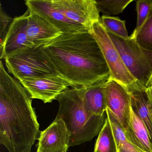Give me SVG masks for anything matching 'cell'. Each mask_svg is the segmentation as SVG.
Returning a JSON list of instances; mask_svg holds the SVG:
<instances>
[{"instance_id": "4fadbf2b", "label": "cell", "mask_w": 152, "mask_h": 152, "mask_svg": "<svg viewBox=\"0 0 152 152\" xmlns=\"http://www.w3.org/2000/svg\"><path fill=\"white\" fill-rule=\"evenodd\" d=\"M27 34L34 45H44L62 34L45 18L30 11L27 18Z\"/></svg>"}, {"instance_id": "30bf717a", "label": "cell", "mask_w": 152, "mask_h": 152, "mask_svg": "<svg viewBox=\"0 0 152 152\" xmlns=\"http://www.w3.org/2000/svg\"><path fill=\"white\" fill-rule=\"evenodd\" d=\"M68 19L91 31L94 23L100 20L95 0H52Z\"/></svg>"}, {"instance_id": "3957f363", "label": "cell", "mask_w": 152, "mask_h": 152, "mask_svg": "<svg viewBox=\"0 0 152 152\" xmlns=\"http://www.w3.org/2000/svg\"><path fill=\"white\" fill-rule=\"evenodd\" d=\"M59 109L56 119L64 122L70 135L69 146L91 141L99 134L107 114L97 116L86 106L82 88H72L62 92L56 99Z\"/></svg>"}, {"instance_id": "5bb4252c", "label": "cell", "mask_w": 152, "mask_h": 152, "mask_svg": "<svg viewBox=\"0 0 152 152\" xmlns=\"http://www.w3.org/2000/svg\"><path fill=\"white\" fill-rule=\"evenodd\" d=\"M126 88L130 96L132 108L145 124L152 141V116L146 87L136 81Z\"/></svg>"}, {"instance_id": "cb8c5ba5", "label": "cell", "mask_w": 152, "mask_h": 152, "mask_svg": "<svg viewBox=\"0 0 152 152\" xmlns=\"http://www.w3.org/2000/svg\"><path fill=\"white\" fill-rule=\"evenodd\" d=\"M146 88L149 101L151 104L152 105V76L150 78L147 85Z\"/></svg>"}, {"instance_id": "ba28073f", "label": "cell", "mask_w": 152, "mask_h": 152, "mask_svg": "<svg viewBox=\"0 0 152 152\" xmlns=\"http://www.w3.org/2000/svg\"><path fill=\"white\" fill-rule=\"evenodd\" d=\"M32 99H39L44 103H51L65 91L69 83L58 75L26 78L18 80Z\"/></svg>"}, {"instance_id": "52a82bcc", "label": "cell", "mask_w": 152, "mask_h": 152, "mask_svg": "<svg viewBox=\"0 0 152 152\" xmlns=\"http://www.w3.org/2000/svg\"><path fill=\"white\" fill-rule=\"evenodd\" d=\"M107 109L126 132L130 119V96L126 86L109 77L105 85Z\"/></svg>"}, {"instance_id": "7c38bea8", "label": "cell", "mask_w": 152, "mask_h": 152, "mask_svg": "<svg viewBox=\"0 0 152 152\" xmlns=\"http://www.w3.org/2000/svg\"><path fill=\"white\" fill-rule=\"evenodd\" d=\"M70 135L64 122L56 119L43 131L41 132L37 144L38 152H66Z\"/></svg>"}, {"instance_id": "ffe728a7", "label": "cell", "mask_w": 152, "mask_h": 152, "mask_svg": "<svg viewBox=\"0 0 152 152\" xmlns=\"http://www.w3.org/2000/svg\"><path fill=\"white\" fill-rule=\"evenodd\" d=\"M100 22L107 32L123 39L129 38L125 26V21H123L117 17L104 15L100 18Z\"/></svg>"}, {"instance_id": "ac0fdd59", "label": "cell", "mask_w": 152, "mask_h": 152, "mask_svg": "<svg viewBox=\"0 0 152 152\" xmlns=\"http://www.w3.org/2000/svg\"><path fill=\"white\" fill-rule=\"evenodd\" d=\"M94 152H117L113 132L107 116L99 134Z\"/></svg>"}, {"instance_id": "7a4b0ae2", "label": "cell", "mask_w": 152, "mask_h": 152, "mask_svg": "<svg viewBox=\"0 0 152 152\" xmlns=\"http://www.w3.org/2000/svg\"><path fill=\"white\" fill-rule=\"evenodd\" d=\"M32 99L0 64V144L9 152H31L40 134Z\"/></svg>"}, {"instance_id": "d6986e66", "label": "cell", "mask_w": 152, "mask_h": 152, "mask_svg": "<svg viewBox=\"0 0 152 152\" xmlns=\"http://www.w3.org/2000/svg\"><path fill=\"white\" fill-rule=\"evenodd\" d=\"M99 12L105 15H115L121 13L133 0H95Z\"/></svg>"}, {"instance_id": "7402d4cb", "label": "cell", "mask_w": 152, "mask_h": 152, "mask_svg": "<svg viewBox=\"0 0 152 152\" xmlns=\"http://www.w3.org/2000/svg\"><path fill=\"white\" fill-rule=\"evenodd\" d=\"M137 2V19L136 28L131 37L135 38L143 25L147 20L152 10V1L139 0Z\"/></svg>"}, {"instance_id": "8992f818", "label": "cell", "mask_w": 152, "mask_h": 152, "mask_svg": "<svg viewBox=\"0 0 152 152\" xmlns=\"http://www.w3.org/2000/svg\"><path fill=\"white\" fill-rule=\"evenodd\" d=\"M91 33L96 40L110 71V77L127 87L136 80L125 66L121 57L100 20L94 23Z\"/></svg>"}, {"instance_id": "603a6c76", "label": "cell", "mask_w": 152, "mask_h": 152, "mask_svg": "<svg viewBox=\"0 0 152 152\" xmlns=\"http://www.w3.org/2000/svg\"><path fill=\"white\" fill-rule=\"evenodd\" d=\"M13 19L8 16L1 8L0 11V45L2 44Z\"/></svg>"}, {"instance_id": "2e32d148", "label": "cell", "mask_w": 152, "mask_h": 152, "mask_svg": "<svg viewBox=\"0 0 152 152\" xmlns=\"http://www.w3.org/2000/svg\"><path fill=\"white\" fill-rule=\"evenodd\" d=\"M124 133L128 138L139 148L145 152H152V141L149 133L132 107L129 128Z\"/></svg>"}, {"instance_id": "d4e9b609", "label": "cell", "mask_w": 152, "mask_h": 152, "mask_svg": "<svg viewBox=\"0 0 152 152\" xmlns=\"http://www.w3.org/2000/svg\"><path fill=\"white\" fill-rule=\"evenodd\" d=\"M150 111H151V115L152 116V105L151 104V103L150 102Z\"/></svg>"}, {"instance_id": "9a60e30c", "label": "cell", "mask_w": 152, "mask_h": 152, "mask_svg": "<svg viewBox=\"0 0 152 152\" xmlns=\"http://www.w3.org/2000/svg\"><path fill=\"white\" fill-rule=\"evenodd\" d=\"M109 78L86 88H81L84 103L90 111L97 116L106 114V98L105 85Z\"/></svg>"}, {"instance_id": "44dd1931", "label": "cell", "mask_w": 152, "mask_h": 152, "mask_svg": "<svg viewBox=\"0 0 152 152\" xmlns=\"http://www.w3.org/2000/svg\"><path fill=\"white\" fill-rule=\"evenodd\" d=\"M134 39L140 47L152 51V10L147 20Z\"/></svg>"}, {"instance_id": "8fae6325", "label": "cell", "mask_w": 152, "mask_h": 152, "mask_svg": "<svg viewBox=\"0 0 152 152\" xmlns=\"http://www.w3.org/2000/svg\"><path fill=\"white\" fill-rule=\"evenodd\" d=\"M29 11L13 19L4 42L0 45L1 59H5L12 53L34 46L27 34V18Z\"/></svg>"}, {"instance_id": "5b68a950", "label": "cell", "mask_w": 152, "mask_h": 152, "mask_svg": "<svg viewBox=\"0 0 152 152\" xmlns=\"http://www.w3.org/2000/svg\"><path fill=\"white\" fill-rule=\"evenodd\" d=\"M107 33L130 73L136 81L146 87L152 76V51L140 47L131 36L124 39Z\"/></svg>"}, {"instance_id": "9c48e42d", "label": "cell", "mask_w": 152, "mask_h": 152, "mask_svg": "<svg viewBox=\"0 0 152 152\" xmlns=\"http://www.w3.org/2000/svg\"><path fill=\"white\" fill-rule=\"evenodd\" d=\"M25 4L30 12L42 17L62 34L91 32L89 29L67 18L52 0H27Z\"/></svg>"}, {"instance_id": "484cf974", "label": "cell", "mask_w": 152, "mask_h": 152, "mask_svg": "<svg viewBox=\"0 0 152 152\" xmlns=\"http://www.w3.org/2000/svg\"></svg>"}, {"instance_id": "277c9868", "label": "cell", "mask_w": 152, "mask_h": 152, "mask_svg": "<svg viewBox=\"0 0 152 152\" xmlns=\"http://www.w3.org/2000/svg\"><path fill=\"white\" fill-rule=\"evenodd\" d=\"M44 45L15 51L4 59L8 72L20 80L26 78L58 75Z\"/></svg>"}, {"instance_id": "e0dca14e", "label": "cell", "mask_w": 152, "mask_h": 152, "mask_svg": "<svg viewBox=\"0 0 152 152\" xmlns=\"http://www.w3.org/2000/svg\"><path fill=\"white\" fill-rule=\"evenodd\" d=\"M106 113L112 126L117 152H145L134 145L128 138L123 129L109 110L106 109Z\"/></svg>"}, {"instance_id": "6da1fadb", "label": "cell", "mask_w": 152, "mask_h": 152, "mask_svg": "<svg viewBox=\"0 0 152 152\" xmlns=\"http://www.w3.org/2000/svg\"><path fill=\"white\" fill-rule=\"evenodd\" d=\"M58 75L72 88H86L110 77L91 33L62 34L44 46Z\"/></svg>"}]
</instances>
